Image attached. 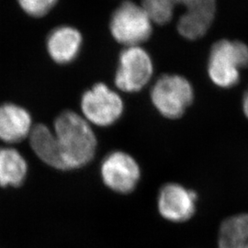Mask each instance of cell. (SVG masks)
Returning a JSON list of instances; mask_svg holds the SVG:
<instances>
[{"label":"cell","instance_id":"6da1fadb","mask_svg":"<svg viewBox=\"0 0 248 248\" xmlns=\"http://www.w3.org/2000/svg\"><path fill=\"white\" fill-rule=\"evenodd\" d=\"M55 133L64 170L78 169L93 158L97 138L91 124L75 111H63L54 122Z\"/></svg>","mask_w":248,"mask_h":248},{"label":"cell","instance_id":"7a4b0ae2","mask_svg":"<svg viewBox=\"0 0 248 248\" xmlns=\"http://www.w3.org/2000/svg\"><path fill=\"white\" fill-rule=\"evenodd\" d=\"M248 67V45L239 41L229 40H221L213 45L208 73L218 87H233L239 81L240 70Z\"/></svg>","mask_w":248,"mask_h":248},{"label":"cell","instance_id":"3957f363","mask_svg":"<svg viewBox=\"0 0 248 248\" xmlns=\"http://www.w3.org/2000/svg\"><path fill=\"white\" fill-rule=\"evenodd\" d=\"M109 30L119 44L125 47L140 46L150 38L153 21L142 5L125 1L114 10Z\"/></svg>","mask_w":248,"mask_h":248},{"label":"cell","instance_id":"277c9868","mask_svg":"<svg viewBox=\"0 0 248 248\" xmlns=\"http://www.w3.org/2000/svg\"><path fill=\"white\" fill-rule=\"evenodd\" d=\"M194 91L191 84L177 75H164L151 90V100L160 114L168 119H178L191 105Z\"/></svg>","mask_w":248,"mask_h":248},{"label":"cell","instance_id":"5b68a950","mask_svg":"<svg viewBox=\"0 0 248 248\" xmlns=\"http://www.w3.org/2000/svg\"><path fill=\"white\" fill-rule=\"evenodd\" d=\"M82 116L89 124L107 127L122 117L124 100L118 92L104 83H98L87 90L81 98Z\"/></svg>","mask_w":248,"mask_h":248},{"label":"cell","instance_id":"8992f818","mask_svg":"<svg viewBox=\"0 0 248 248\" xmlns=\"http://www.w3.org/2000/svg\"><path fill=\"white\" fill-rule=\"evenodd\" d=\"M153 73L149 53L141 46L125 47L119 57L116 87L126 93L138 92L148 84Z\"/></svg>","mask_w":248,"mask_h":248},{"label":"cell","instance_id":"52a82bcc","mask_svg":"<svg viewBox=\"0 0 248 248\" xmlns=\"http://www.w3.org/2000/svg\"><path fill=\"white\" fill-rule=\"evenodd\" d=\"M141 176L139 165L132 155L117 151L107 155L101 165V177L108 187L119 193H130Z\"/></svg>","mask_w":248,"mask_h":248},{"label":"cell","instance_id":"ba28073f","mask_svg":"<svg viewBox=\"0 0 248 248\" xmlns=\"http://www.w3.org/2000/svg\"><path fill=\"white\" fill-rule=\"evenodd\" d=\"M174 7L182 5L185 13L177 22V31L184 38L197 40L209 31L213 23L216 0H171Z\"/></svg>","mask_w":248,"mask_h":248},{"label":"cell","instance_id":"9c48e42d","mask_svg":"<svg viewBox=\"0 0 248 248\" xmlns=\"http://www.w3.org/2000/svg\"><path fill=\"white\" fill-rule=\"evenodd\" d=\"M197 201L195 191L177 183H169L160 189L157 206L166 220L183 222L194 215Z\"/></svg>","mask_w":248,"mask_h":248},{"label":"cell","instance_id":"30bf717a","mask_svg":"<svg viewBox=\"0 0 248 248\" xmlns=\"http://www.w3.org/2000/svg\"><path fill=\"white\" fill-rule=\"evenodd\" d=\"M82 42L83 37L78 29L71 26H60L50 32L46 47L54 62L66 64L78 57Z\"/></svg>","mask_w":248,"mask_h":248},{"label":"cell","instance_id":"8fae6325","mask_svg":"<svg viewBox=\"0 0 248 248\" xmlns=\"http://www.w3.org/2000/svg\"><path fill=\"white\" fill-rule=\"evenodd\" d=\"M32 128L31 116L24 108L13 103L0 106V140L21 142L30 136Z\"/></svg>","mask_w":248,"mask_h":248},{"label":"cell","instance_id":"7c38bea8","mask_svg":"<svg viewBox=\"0 0 248 248\" xmlns=\"http://www.w3.org/2000/svg\"><path fill=\"white\" fill-rule=\"evenodd\" d=\"M29 138L32 150L40 159L53 169L64 170L53 130H51L45 124H37L33 126Z\"/></svg>","mask_w":248,"mask_h":248},{"label":"cell","instance_id":"4fadbf2b","mask_svg":"<svg viewBox=\"0 0 248 248\" xmlns=\"http://www.w3.org/2000/svg\"><path fill=\"white\" fill-rule=\"evenodd\" d=\"M218 248H248V213L231 216L222 222Z\"/></svg>","mask_w":248,"mask_h":248},{"label":"cell","instance_id":"5bb4252c","mask_svg":"<svg viewBox=\"0 0 248 248\" xmlns=\"http://www.w3.org/2000/svg\"><path fill=\"white\" fill-rule=\"evenodd\" d=\"M27 171L26 160L20 153L13 148H0V186H20Z\"/></svg>","mask_w":248,"mask_h":248},{"label":"cell","instance_id":"9a60e30c","mask_svg":"<svg viewBox=\"0 0 248 248\" xmlns=\"http://www.w3.org/2000/svg\"><path fill=\"white\" fill-rule=\"evenodd\" d=\"M141 5L153 23L164 25L173 17L175 7L171 0H142Z\"/></svg>","mask_w":248,"mask_h":248},{"label":"cell","instance_id":"2e32d148","mask_svg":"<svg viewBox=\"0 0 248 248\" xmlns=\"http://www.w3.org/2000/svg\"><path fill=\"white\" fill-rule=\"evenodd\" d=\"M57 2L58 0H18V5L22 10L34 18L45 16Z\"/></svg>","mask_w":248,"mask_h":248},{"label":"cell","instance_id":"e0dca14e","mask_svg":"<svg viewBox=\"0 0 248 248\" xmlns=\"http://www.w3.org/2000/svg\"><path fill=\"white\" fill-rule=\"evenodd\" d=\"M243 110L245 115L247 116L248 119V91L246 92V94L244 95V98H243Z\"/></svg>","mask_w":248,"mask_h":248}]
</instances>
